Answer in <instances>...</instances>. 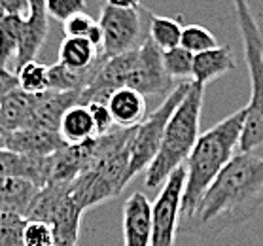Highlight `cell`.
<instances>
[{"mask_svg": "<svg viewBox=\"0 0 263 246\" xmlns=\"http://www.w3.org/2000/svg\"><path fill=\"white\" fill-rule=\"evenodd\" d=\"M263 206V150L239 152L221 168L178 233L214 239L250 222Z\"/></svg>", "mask_w": 263, "mask_h": 246, "instance_id": "obj_1", "label": "cell"}, {"mask_svg": "<svg viewBox=\"0 0 263 246\" xmlns=\"http://www.w3.org/2000/svg\"><path fill=\"white\" fill-rule=\"evenodd\" d=\"M137 127L114 129L104 137H95L89 167L70 184V195L80 209L87 210L102 201L118 197L131 182V140Z\"/></svg>", "mask_w": 263, "mask_h": 246, "instance_id": "obj_2", "label": "cell"}, {"mask_svg": "<svg viewBox=\"0 0 263 246\" xmlns=\"http://www.w3.org/2000/svg\"><path fill=\"white\" fill-rule=\"evenodd\" d=\"M246 108L242 106L233 116L221 120L210 131L203 133L197 138L192 154L185 161V187L182 197V212L180 220L192 214L199 204L204 192L216 180L235 156V150L240 146V137L245 129Z\"/></svg>", "mask_w": 263, "mask_h": 246, "instance_id": "obj_3", "label": "cell"}, {"mask_svg": "<svg viewBox=\"0 0 263 246\" xmlns=\"http://www.w3.org/2000/svg\"><path fill=\"white\" fill-rule=\"evenodd\" d=\"M203 85L192 82L190 91L185 93L165 127V135L156 159L146 168V178H144L146 190H159L176 168L185 165L193 146L197 144V138L201 137L199 127L203 112Z\"/></svg>", "mask_w": 263, "mask_h": 246, "instance_id": "obj_4", "label": "cell"}, {"mask_svg": "<svg viewBox=\"0 0 263 246\" xmlns=\"http://www.w3.org/2000/svg\"><path fill=\"white\" fill-rule=\"evenodd\" d=\"M233 6L237 27L245 44V57L252 85L250 102L245 106L246 120L239 152L263 150V32L252 13L248 0H233Z\"/></svg>", "mask_w": 263, "mask_h": 246, "instance_id": "obj_5", "label": "cell"}, {"mask_svg": "<svg viewBox=\"0 0 263 246\" xmlns=\"http://www.w3.org/2000/svg\"><path fill=\"white\" fill-rule=\"evenodd\" d=\"M190 85L192 82L176 84V87L165 97V101L152 114L146 116V120L140 125H137L131 140V165H129L131 180L137 174L146 171L149 163L156 159L163 135H165V127H167L171 116L174 114V110L178 108V104L185 97V93L190 91Z\"/></svg>", "mask_w": 263, "mask_h": 246, "instance_id": "obj_6", "label": "cell"}, {"mask_svg": "<svg viewBox=\"0 0 263 246\" xmlns=\"http://www.w3.org/2000/svg\"><path fill=\"white\" fill-rule=\"evenodd\" d=\"M97 21L102 30V46L99 49L102 59L137 51L148 40V23H144L140 8L120 10L104 4L101 8V17Z\"/></svg>", "mask_w": 263, "mask_h": 246, "instance_id": "obj_7", "label": "cell"}, {"mask_svg": "<svg viewBox=\"0 0 263 246\" xmlns=\"http://www.w3.org/2000/svg\"><path fill=\"white\" fill-rule=\"evenodd\" d=\"M185 187V167H178L161 186L152 203V246H174L180 228L182 197Z\"/></svg>", "mask_w": 263, "mask_h": 246, "instance_id": "obj_8", "label": "cell"}, {"mask_svg": "<svg viewBox=\"0 0 263 246\" xmlns=\"http://www.w3.org/2000/svg\"><path fill=\"white\" fill-rule=\"evenodd\" d=\"M127 87L142 93L144 97H167L176 87L174 80L165 70L163 51L149 38L135 53L131 72H129V78H127Z\"/></svg>", "mask_w": 263, "mask_h": 246, "instance_id": "obj_9", "label": "cell"}, {"mask_svg": "<svg viewBox=\"0 0 263 246\" xmlns=\"http://www.w3.org/2000/svg\"><path fill=\"white\" fill-rule=\"evenodd\" d=\"M123 246H152V203L146 193L135 192L123 203Z\"/></svg>", "mask_w": 263, "mask_h": 246, "instance_id": "obj_10", "label": "cell"}, {"mask_svg": "<svg viewBox=\"0 0 263 246\" xmlns=\"http://www.w3.org/2000/svg\"><path fill=\"white\" fill-rule=\"evenodd\" d=\"M82 104V93L80 91H44L40 95H32V127L38 129H49L59 131L61 118L66 110Z\"/></svg>", "mask_w": 263, "mask_h": 246, "instance_id": "obj_11", "label": "cell"}, {"mask_svg": "<svg viewBox=\"0 0 263 246\" xmlns=\"http://www.w3.org/2000/svg\"><path fill=\"white\" fill-rule=\"evenodd\" d=\"M65 146V140L61 138L59 131L49 129H19L12 131L6 138V150L30 157H48Z\"/></svg>", "mask_w": 263, "mask_h": 246, "instance_id": "obj_12", "label": "cell"}, {"mask_svg": "<svg viewBox=\"0 0 263 246\" xmlns=\"http://www.w3.org/2000/svg\"><path fill=\"white\" fill-rule=\"evenodd\" d=\"M108 112L114 120V125L120 129L140 125L148 116L146 97L131 87H121L114 91L106 101Z\"/></svg>", "mask_w": 263, "mask_h": 246, "instance_id": "obj_13", "label": "cell"}, {"mask_svg": "<svg viewBox=\"0 0 263 246\" xmlns=\"http://www.w3.org/2000/svg\"><path fill=\"white\" fill-rule=\"evenodd\" d=\"M49 30V17L46 8H30L29 17L23 19L21 29V40H19V51L15 57V70L19 66L36 61V55L40 53L42 46L46 44Z\"/></svg>", "mask_w": 263, "mask_h": 246, "instance_id": "obj_14", "label": "cell"}, {"mask_svg": "<svg viewBox=\"0 0 263 246\" xmlns=\"http://www.w3.org/2000/svg\"><path fill=\"white\" fill-rule=\"evenodd\" d=\"M237 68L233 51L229 46H216V48L193 55V72L192 82L199 85H206L218 80L223 74Z\"/></svg>", "mask_w": 263, "mask_h": 246, "instance_id": "obj_15", "label": "cell"}, {"mask_svg": "<svg viewBox=\"0 0 263 246\" xmlns=\"http://www.w3.org/2000/svg\"><path fill=\"white\" fill-rule=\"evenodd\" d=\"M40 187L17 176H0V210L25 216Z\"/></svg>", "mask_w": 263, "mask_h": 246, "instance_id": "obj_16", "label": "cell"}, {"mask_svg": "<svg viewBox=\"0 0 263 246\" xmlns=\"http://www.w3.org/2000/svg\"><path fill=\"white\" fill-rule=\"evenodd\" d=\"M0 123L8 131L30 129L32 123V95L13 87L0 101Z\"/></svg>", "mask_w": 263, "mask_h": 246, "instance_id": "obj_17", "label": "cell"}, {"mask_svg": "<svg viewBox=\"0 0 263 246\" xmlns=\"http://www.w3.org/2000/svg\"><path fill=\"white\" fill-rule=\"evenodd\" d=\"M59 135L65 144H82L97 137L95 123L87 104H74L66 110L59 123Z\"/></svg>", "mask_w": 263, "mask_h": 246, "instance_id": "obj_18", "label": "cell"}, {"mask_svg": "<svg viewBox=\"0 0 263 246\" xmlns=\"http://www.w3.org/2000/svg\"><path fill=\"white\" fill-rule=\"evenodd\" d=\"M101 61V53L87 38H65L59 46V63L68 70L84 72Z\"/></svg>", "mask_w": 263, "mask_h": 246, "instance_id": "obj_19", "label": "cell"}, {"mask_svg": "<svg viewBox=\"0 0 263 246\" xmlns=\"http://www.w3.org/2000/svg\"><path fill=\"white\" fill-rule=\"evenodd\" d=\"M21 29H23V19L21 17L4 15V19L0 21V66L4 70H10V65H13V68H15Z\"/></svg>", "mask_w": 263, "mask_h": 246, "instance_id": "obj_20", "label": "cell"}, {"mask_svg": "<svg viewBox=\"0 0 263 246\" xmlns=\"http://www.w3.org/2000/svg\"><path fill=\"white\" fill-rule=\"evenodd\" d=\"M148 38L156 44L161 51L180 46L182 40V25L178 19L165 17V15H149Z\"/></svg>", "mask_w": 263, "mask_h": 246, "instance_id": "obj_21", "label": "cell"}, {"mask_svg": "<svg viewBox=\"0 0 263 246\" xmlns=\"http://www.w3.org/2000/svg\"><path fill=\"white\" fill-rule=\"evenodd\" d=\"M48 68L49 66L38 61H29L21 65L13 74L17 87L29 95H40L44 91H48Z\"/></svg>", "mask_w": 263, "mask_h": 246, "instance_id": "obj_22", "label": "cell"}, {"mask_svg": "<svg viewBox=\"0 0 263 246\" xmlns=\"http://www.w3.org/2000/svg\"><path fill=\"white\" fill-rule=\"evenodd\" d=\"M163 65L165 70L171 78L176 80H187L192 78L193 72V53H190L187 49H184L182 46H176L173 49L163 51Z\"/></svg>", "mask_w": 263, "mask_h": 246, "instance_id": "obj_23", "label": "cell"}, {"mask_svg": "<svg viewBox=\"0 0 263 246\" xmlns=\"http://www.w3.org/2000/svg\"><path fill=\"white\" fill-rule=\"evenodd\" d=\"M180 46L184 49H187L190 53L197 55V53H203V51H209V49L216 48V46H218V40H216V36L209 29H204L201 25H187V27L182 29Z\"/></svg>", "mask_w": 263, "mask_h": 246, "instance_id": "obj_24", "label": "cell"}, {"mask_svg": "<svg viewBox=\"0 0 263 246\" xmlns=\"http://www.w3.org/2000/svg\"><path fill=\"white\" fill-rule=\"evenodd\" d=\"M25 223H27V218L21 214L0 210V246H25Z\"/></svg>", "mask_w": 263, "mask_h": 246, "instance_id": "obj_25", "label": "cell"}, {"mask_svg": "<svg viewBox=\"0 0 263 246\" xmlns=\"http://www.w3.org/2000/svg\"><path fill=\"white\" fill-rule=\"evenodd\" d=\"M23 244L25 246H53L55 235L51 225L38 220H27L23 229Z\"/></svg>", "mask_w": 263, "mask_h": 246, "instance_id": "obj_26", "label": "cell"}, {"mask_svg": "<svg viewBox=\"0 0 263 246\" xmlns=\"http://www.w3.org/2000/svg\"><path fill=\"white\" fill-rule=\"evenodd\" d=\"M85 12V0H46L48 17L65 23L66 19Z\"/></svg>", "mask_w": 263, "mask_h": 246, "instance_id": "obj_27", "label": "cell"}, {"mask_svg": "<svg viewBox=\"0 0 263 246\" xmlns=\"http://www.w3.org/2000/svg\"><path fill=\"white\" fill-rule=\"evenodd\" d=\"M95 25L97 21L91 17L89 13L82 12L66 19L63 23V30H65L66 38H87Z\"/></svg>", "mask_w": 263, "mask_h": 246, "instance_id": "obj_28", "label": "cell"}, {"mask_svg": "<svg viewBox=\"0 0 263 246\" xmlns=\"http://www.w3.org/2000/svg\"><path fill=\"white\" fill-rule=\"evenodd\" d=\"M87 108L91 112V118H93V123H95V131L97 137H104L108 133L114 131V120L108 112L106 102H89Z\"/></svg>", "mask_w": 263, "mask_h": 246, "instance_id": "obj_29", "label": "cell"}, {"mask_svg": "<svg viewBox=\"0 0 263 246\" xmlns=\"http://www.w3.org/2000/svg\"><path fill=\"white\" fill-rule=\"evenodd\" d=\"M0 8L4 15H13V17L27 19L30 13L29 0H0Z\"/></svg>", "mask_w": 263, "mask_h": 246, "instance_id": "obj_30", "label": "cell"}, {"mask_svg": "<svg viewBox=\"0 0 263 246\" xmlns=\"http://www.w3.org/2000/svg\"><path fill=\"white\" fill-rule=\"evenodd\" d=\"M142 0H104L106 6L120 8V10H138Z\"/></svg>", "mask_w": 263, "mask_h": 246, "instance_id": "obj_31", "label": "cell"}, {"mask_svg": "<svg viewBox=\"0 0 263 246\" xmlns=\"http://www.w3.org/2000/svg\"><path fill=\"white\" fill-rule=\"evenodd\" d=\"M30 8H46V0H29Z\"/></svg>", "mask_w": 263, "mask_h": 246, "instance_id": "obj_32", "label": "cell"}, {"mask_svg": "<svg viewBox=\"0 0 263 246\" xmlns=\"http://www.w3.org/2000/svg\"><path fill=\"white\" fill-rule=\"evenodd\" d=\"M10 78H13V74L10 72V70H4V68L0 66V80H10Z\"/></svg>", "mask_w": 263, "mask_h": 246, "instance_id": "obj_33", "label": "cell"}, {"mask_svg": "<svg viewBox=\"0 0 263 246\" xmlns=\"http://www.w3.org/2000/svg\"><path fill=\"white\" fill-rule=\"evenodd\" d=\"M4 19V12H2V8H0V21Z\"/></svg>", "mask_w": 263, "mask_h": 246, "instance_id": "obj_34", "label": "cell"}]
</instances>
